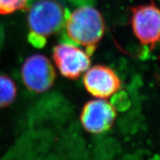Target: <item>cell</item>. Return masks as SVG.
I'll list each match as a JSON object with an SVG mask.
<instances>
[{"label":"cell","mask_w":160,"mask_h":160,"mask_svg":"<svg viewBox=\"0 0 160 160\" xmlns=\"http://www.w3.org/2000/svg\"><path fill=\"white\" fill-rule=\"evenodd\" d=\"M65 34L74 45L91 55L102 39L105 22L102 13L91 6L77 8L65 18Z\"/></svg>","instance_id":"cell-1"},{"label":"cell","mask_w":160,"mask_h":160,"mask_svg":"<svg viewBox=\"0 0 160 160\" xmlns=\"http://www.w3.org/2000/svg\"><path fill=\"white\" fill-rule=\"evenodd\" d=\"M67 13L57 0H38L28 15V40L36 48L45 46L48 39L64 27Z\"/></svg>","instance_id":"cell-2"},{"label":"cell","mask_w":160,"mask_h":160,"mask_svg":"<svg viewBox=\"0 0 160 160\" xmlns=\"http://www.w3.org/2000/svg\"><path fill=\"white\" fill-rule=\"evenodd\" d=\"M132 31L139 43L153 50L160 42V8L151 2L131 8Z\"/></svg>","instance_id":"cell-3"},{"label":"cell","mask_w":160,"mask_h":160,"mask_svg":"<svg viewBox=\"0 0 160 160\" xmlns=\"http://www.w3.org/2000/svg\"><path fill=\"white\" fill-rule=\"evenodd\" d=\"M53 59L64 77L77 79L91 66V55L73 43H60L53 49Z\"/></svg>","instance_id":"cell-4"},{"label":"cell","mask_w":160,"mask_h":160,"mask_svg":"<svg viewBox=\"0 0 160 160\" xmlns=\"http://www.w3.org/2000/svg\"><path fill=\"white\" fill-rule=\"evenodd\" d=\"M21 74L27 88L38 93L51 88L57 77L53 64L42 54H34L28 58L22 67Z\"/></svg>","instance_id":"cell-5"},{"label":"cell","mask_w":160,"mask_h":160,"mask_svg":"<svg viewBox=\"0 0 160 160\" xmlns=\"http://www.w3.org/2000/svg\"><path fill=\"white\" fill-rule=\"evenodd\" d=\"M117 119L114 105L106 99H96L83 106L80 121L86 131L99 134L109 131Z\"/></svg>","instance_id":"cell-6"},{"label":"cell","mask_w":160,"mask_h":160,"mask_svg":"<svg viewBox=\"0 0 160 160\" xmlns=\"http://www.w3.org/2000/svg\"><path fill=\"white\" fill-rule=\"evenodd\" d=\"M83 84L86 91L97 99L110 98L121 88V81L117 73L108 66H92L84 73Z\"/></svg>","instance_id":"cell-7"},{"label":"cell","mask_w":160,"mask_h":160,"mask_svg":"<svg viewBox=\"0 0 160 160\" xmlns=\"http://www.w3.org/2000/svg\"><path fill=\"white\" fill-rule=\"evenodd\" d=\"M17 94V88L14 82L8 76L0 74V108L11 105Z\"/></svg>","instance_id":"cell-8"},{"label":"cell","mask_w":160,"mask_h":160,"mask_svg":"<svg viewBox=\"0 0 160 160\" xmlns=\"http://www.w3.org/2000/svg\"><path fill=\"white\" fill-rule=\"evenodd\" d=\"M28 0H0V14L7 15L22 10Z\"/></svg>","instance_id":"cell-9"}]
</instances>
